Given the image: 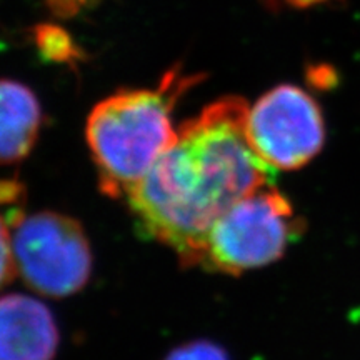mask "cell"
I'll use <instances>...</instances> for the list:
<instances>
[{
	"mask_svg": "<svg viewBox=\"0 0 360 360\" xmlns=\"http://www.w3.org/2000/svg\"><path fill=\"white\" fill-rule=\"evenodd\" d=\"M42 127V107L27 85L0 79V165L19 164L30 154Z\"/></svg>",
	"mask_w": 360,
	"mask_h": 360,
	"instance_id": "cell-7",
	"label": "cell"
},
{
	"mask_svg": "<svg viewBox=\"0 0 360 360\" xmlns=\"http://www.w3.org/2000/svg\"><path fill=\"white\" fill-rule=\"evenodd\" d=\"M165 360H231L227 352L209 340H195L172 350Z\"/></svg>",
	"mask_w": 360,
	"mask_h": 360,
	"instance_id": "cell-10",
	"label": "cell"
},
{
	"mask_svg": "<svg viewBox=\"0 0 360 360\" xmlns=\"http://www.w3.org/2000/svg\"><path fill=\"white\" fill-rule=\"evenodd\" d=\"M58 328L51 310L24 294L0 297V360H52Z\"/></svg>",
	"mask_w": 360,
	"mask_h": 360,
	"instance_id": "cell-6",
	"label": "cell"
},
{
	"mask_svg": "<svg viewBox=\"0 0 360 360\" xmlns=\"http://www.w3.org/2000/svg\"><path fill=\"white\" fill-rule=\"evenodd\" d=\"M307 80L309 84L314 85V87L326 90V89L334 87L337 75H335V70L332 69L330 65L317 64V65H309Z\"/></svg>",
	"mask_w": 360,
	"mask_h": 360,
	"instance_id": "cell-12",
	"label": "cell"
},
{
	"mask_svg": "<svg viewBox=\"0 0 360 360\" xmlns=\"http://www.w3.org/2000/svg\"><path fill=\"white\" fill-rule=\"evenodd\" d=\"M22 186L13 180H0V207H15L20 202ZM19 220L0 210V289L7 285L15 277V260L12 250V233L13 227Z\"/></svg>",
	"mask_w": 360,
	"mask_h": 360,
	"instance_id": "cell-9",
	"label": "cell"
},
{
	"mask_svg": "<svg viewBox=\"0 0 360 360\" xmlns=\"http://www.w3.org/2000/svg\"><path fill=\"white\" fill-rule=\"evenodd\" d=\"M302 231V220L289 199L274 186H265L236 202L212 225L199 265L240 276L281 259Z\"/></svg>",
	"mask_w": 360,
	"mask_h": 360,
	"instance_id": "cell-3",
	"label": "cell"
},
{
	"mask_svg": "<svg viewBox=\"0 0 360 360\" xmlns=\"http://www.w3.org/2000/svg\"><path fill=\"white\" fill-rule=\"evenodd\" d=\"M249 110L238 96L209 103L125 197L143 232L187 267L199 265L207 233L236 202L272 186L276 170L249 142Z\"/></svg>",
	"mask_w": 360,
	"mask_h": 360,
	"instance_id": "cell-1",
	"label": "cell"
},
{
	"mask_svg": "<svg viewBox=\"0 0 360 360\" xmlns=\"http://www.w3.org/2000/svg\"><path fill=\"white\" fill-rule=\"evenodd\" d=\"M247 135L270 169L297 170L321 154L326 120L321 105L304 89L282 84L250 107Z\"/></svg>",
	"mask_w": 360,
	"mask_h": 360,
	"instance_id": "cell-5",
	"label": "cell"
},
{
	"mask_svg": "<svg viewBox=\"0 0 360 360\" xmlns=\"http://www.w3.org/2000/svg\"><path fill=\"white\" fill-rule=\"evenodd\" d=\"M97 0H47V6L56 17L60 19H70L77 15L84 7L92 6Z\"/></svg>",
	"mask_w": 360,
	"mask_h": 360,
	"instance_id": "cell-11",
	"label": "cell"
},
{
	"mask_svg": "<svg viewBox=\"0 0 360 360\" xmlns=\"http://www.w3.org/2000/svg\"><path fill=\"white\" fill-rule=\"evenodd\" d=\"M265 2H267V6H272V4L278 2V0H265ZM283 2L295 8H310L314 6H319V4L328 2V0H283Z\"/></svg>",
	"mask_w": 360,
	"mask_h": 360,
	"instance_id": "cell-13",
	"label": "cell"
},
{
	"mask_svg": "<svg viewBox=\"0 0 360 360\" xmlns=\"http://www.w3.org/2000/svg\"><path fill=\"white\" fill-rule=\"evenodd\" d=\"M39 57L47 64L77 67L85 60V52L64 27L57 24H37L30 30Z\"/></svg>",
	"mask_w": 360,
	"mask_h": 360,
	"instance_id": "cell-8",
	"label": "cell"
},
{
	"mask_svg": "<svg viewBox=\"0 0 360 360\" xmlns=\"http://www.w3.org/2000/svg\"><path fill=\"white\" fill-rule=\"evenodd\" d=\"M200 80L202 75H186L175 65L155 89L119 90L94 107L85 139L105 195L125 199L177 141L172 110Z\"/></svg>",
	"mask_w": 360,
	"mask_h": 360,
	"instance_id": "cell-2",
	"label": "cell"
},
{
	"mask_svg": "<svg viewBox=\"0 0 360 360\" xmlns=\"http://www.w3.org/2000/svg\"><path fill=\"white\" fill-rule=\"evenodd\" d=\"M12 229L17 274L30 289L53 299L84 289L92 274V252L77 220L37 212L24 215Z\"/></svg>",
	"mask_w": 360,
	"mask_h": 360,
	"instance_id": "cell-4",
	"label": "cell"
}]
</instances>
